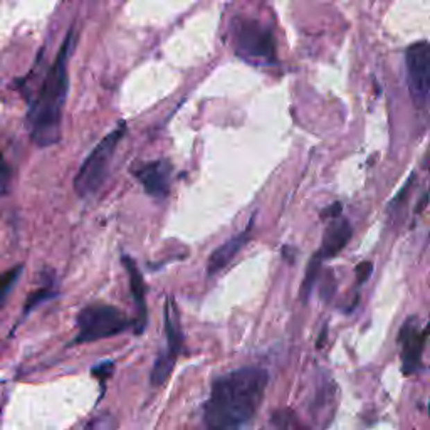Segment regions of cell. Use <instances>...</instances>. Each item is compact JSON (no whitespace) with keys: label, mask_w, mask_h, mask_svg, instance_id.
Masks as SVG:
<instances>
[{"label":"cell","mask_w":430,"mask_h":430,"mask_svg":"<svg viewBox=\"0 0 430 430\" xmlns=\"http://www.w3.org/2000/svg\"><path fill=\"white\" fill-rule=\"evenodd\" d=\"M269 373L246 366L215 378L204 405V422L210 430H241L256 417L268 387Z\"/></svg>","instance_id":"6da1fadb"},{"label":"cell","mask_w":430,"mask_h":430,"mask_svg":"<svg viewBox=\"0 0 430 430\" xmlns=\"http://www.w3.org/2000/svg\"><path fill=\"white\" fill-rule=\"evenodd\" d=\"M76 39H78V34H76V29L71 27L62 41L61 49L55 55L54 64L44 76L37 96L29 103L27 126H29L31 138L39 148L54 145L61 138L62 108L66 105L67 89H69L67 64L76 47Z\"/></svg>","instance_id":"7a4b0ae2"},{"label":"cell","mask_w":430,"mask_h":430,"mask_svg":"<svg viewBox=\"0 0 430 430\" xmlns=\"http://www.w3.org/2000/svg\"><path fill=\"white\" fill-rule=\"evenodd\" d=\"M230 37L237 55L244 61L254 66L276 64V39L268 24L237 15L230 22Z\"/></svg>","instance_id":"3957f363"},{"label":"cell","mask_w":430,"mask_h":430,"mask_svg":"<svg viewBox=\"0 0 430 430\" xmlns=\"http://www.w3.org/2000/svg\"><path fill=\"white\" fill-rule=\"evenodd\" d=\"M126 133L125 123L119 125L113 131L106 135L101 141L94 146L93 151L86 157L83 165L79 166L78 173L74 177V190L81 198H89L105 183L108 172H110L111 162H113L114 153H117L118 143L123 140Z\"/></svg>","instance_id":"277c9868"},{"label":"cell","mask_w":430,"mask_h":430,"mask_svg":"<svg viewBox=\"0 0 430 430\" xmlns=\"http://www.w3.org/2000/svg\"><path fill=\"white\" fill-rule=\"evenodd\" d=\"M76 326H78V334L73 343H91L126 332L135 326V321L130 320L128 314L123 313L117 306L96 302L79 311Z\"/></svg>","instance_id":"5b68a950"},{"label":"cell","mask_w":430,"mask_h":430,"mask_svg":"<svg viewBox=\"0 0 430 430\" xmlns=\"http://www.w3.org/2000/svg\"><path fill=\"white\" fill-rule=\"evenodd\" d=\"M165 336L166 346L163 352H160L157 360H155L153 370H151L150 375V381L153 387H160V385L169 380L183 346L180 313H178L177 302H175L172 296L166 298L165 302Z\"/></svg>","instance_id":"8992f818"},{"label":"cell","mask_w":430,"mask_h":430,"mask_svg":"<svg viewBox=\"0 0 430 430\" xmlns=\"http://www.w3.org/2000/svg\"><path fill=\"white\" fill-rule=\"evenodd\" d=\"M409 91L417 106H424L430 94V42H413L405 53Z\"/></svg>","instance_id":"52a82bcc"},{"label":"cell","mask_w":430,"mask_h":430,"mask_svg":"<svg viewBox=\"0 0 430 430\" xmlns=\"http://www.w3.org/2000/svg\"><path fill=\"white\" fill-rule=\"evenodd\" d=\"M430 329L419 332L413 320H409L402 326L398 341L402 345V368L405 375H413L422 365V353H424L425 341H427Z\"/></svg>","instance_id":"ba28073f"},{"label":"cell","mask_w":430,"mask_h":430,"mask_svg":"<svg viewBox=\"0 0 430 430\" xmlns=\"http://www.w3.org/2000/svg\"><path fill=\"white\" fill-rule=\"evenodd\" d=\"M133 173L150 197L162 200L169 195L172 182V165L169 160L148 162L138 166Z\"/></svg>","instance_id":"9c48e42d"},{"label":"cell","mask_w":430,"mask_h":430,"mask_svg":"<svg viewBox=\"0 0 430 430\" xmlns=\"http://www.w3.org/2000/svg\"><path fill=\"white\" fill-rule=\"evenodd\" d=\"M123 264H125L126 273H128V281H130V291L131 296H133L135 308H137V316H135V333L141 334L145 332L146 325H148V309H146V288L145 282H143L141 273L138 269L137 262L133 261L130 256H123Z\"/></svg>","instance_id":"30bf717a"},{"label":"cell","mask_w":430,"mask_h":430,"mask_svg":"<svg viewBox=\"0 0 430 430\" xmlns=\"http://www.w3.org/2000/svg\"><path fill=\"white\" fill-rule=\"evenodd\" d=\"M254 221H256L254 217L250 218L248 227H246L242 232H239L237 236L230 237L229 241H225L224 244L218 246V248L210 254L209 262H207V273H209V276H214V274H218L222 269H225L227 266L234 261V257L237 256L239 250L248 244L250 234H252Z\"/></svg>","instance_id":"8fae6325"},{"label":"cell","mask_w":430,"mask_h":430,"mask_svg":"<svg viewBox=\"0 0 430 430\" xmlns=\"http://www.w3.org/2000/svg\"><path fill=\"white\" fill-rule=\"evenodd\" d=\"M352 225L346 218L340 217V218H334V221L329 222L328 229L325 230V236H322V242H321V249L318 250L314 256H318L321 259H329L338 256L346 248V244L350 242L352 239Z\"/></svg>","instance_id":"7c38bea8"},{"label":"cell","mask_w":430,"mask_h":430,"mask_svg":"<svg viewBox=\"0 0 430 430\" xmlns=\"http://www.w3.org/2000/svg\"><path fill=\"white\" fill-rule=\"evenodd\" d=\"M320 269H321V259L318 256H314L311 259V262L308 264V270H306V276H304V281H302L301 284V300L302 301H308L309 296H311V291L314 288V284H316L318 277H320Z\"/></svg>","instance_id":"4fadbf2b"},{"label":"cell","mask_w":430,"mask_h":430,"mask_svg":"<svg viewBox=\"0 0 430 430\" xmlns=\"http://www.w3.org/2000/svg\"><path fill=\"white\" fill-rule=\"evenodd\" d=\"M53 298H55V291L53 288H39L37 291H34V293L29 296V300H27L26 304H24V311H22L21 321L26 316H29V314L33 313L34 309L37 308V306H41L42 302L53 300Z\"/></svg>","instance_id":"5bb4252c"},{"label":"cell","mask_w":430,"mask_h":430,"mask_svg":"<svg viewBox=\"0 0 430 430\" xmlns=\"http://www.w3.org/2000/svg\"><path fill=\"white\" fill-rule=\"evenodd\" d=\"M118 420L117 417L111 415V413H101V415L94 417L87 422L85 430H117Z\"/></svg>","instance_id":"9a60e30c"},{"label":"cell","mask_w":430,"mask_h":430,"mask_svg":"<svg viewBox=\"0 0 430 430\" xmlns=\"http://www.w3.org/2000/svg\"><path fill=\"white\" fill-rule=\"evenodd\" d=\"M21 274H22V266H17V268H12L10 270H7V273L3 274L2 293H0V296H2V301L7 300V296H9V293L12 291V288H14L15 282H17L19 277H21Z\"/></svg>","instance_id":"2e32d148"},{"label":"cell","mask_w":430,"mask_h":430,"mask_svg":"<svg viewBox=\"0 0 430 430\" xmlns=\"http://www.w3.org/2000/svg\"><path fill=\"white\" fill-rule=\"evenodd\" d=\"M111 373H113V361H103L101 365L94 366L93 368V375L99 378V380H101V384L106 380L108 377L111 375Z\"/></svg>","instance_id":"e0dca14e"},{"label":"cell","mask_w":430,"mask_h":430,"mask_svg":"<svg viewBox=\"0 0 430 430\" xmlns=\"http://www.w3.org/2000/svg\"><path fill=\"white\" fill-rule=\"evenodd\" d=\"M372 270H373L372 262L365 261V262H361V264H358L356 266V281L360 282V284H363V282L370 277Z\"/></svg>","instance_id":"ac0fdd59"},{"label":"cell","mask_w":430,"mask_h":430,"mask_svg":"<svg viewBox=\"0 0 430 430\" xmlns=\"http://www.w3.org/2000/svg\"><path fill=\"white\" fill-rule=\"evenodd\" d=\"M321 217L322 218H328L329 217V218H333V221H334V218H340L341 217V204H340V202H334V204L329 205L328 209L322 210Z\"/></svg>","instance_id":"d6986e66"},{"label":"cell","mask_w":430,"mask_h":430,"mask_svg":"<svg viewBox=\"0 0 430 430\" xmlns=\"http://www.w3.org/2000/svg\"><path fill=\"white\" fill-rule=\"evenodd\" d=\"M7 180H9V166L7 163H3V172H2V189L3 192L7 190Z\"/></svg>","instance_id":"ffe728a7"},{"label":"cell","mask_w":430,"mask_h":430,"mask_svg":"<svg viewBox=\"0 0 430 430\" xmlns=\"http://www.w3.org/2000/svg\"><path fill=\"white\" fill-rule=\"evenodd\" d=\"M427 328H429V329H430V322H429V326H427Z\"/></svg>","instance_id":"44dd1931"},{"label":"cell","mask_w":430,"mask_h":430,"mask_svg":"<svg viewBox=\"0 0 430 430\" xmlns=\"http://www.w3.org/2000/svg\"><path fill=\"white\" fill-rule=\"evenodd\" d=\"M429 409H430V407H429ZM429 412H430V410H429Z\"/></svg>","instance_id":"7402d4cb"}]
</instances>
